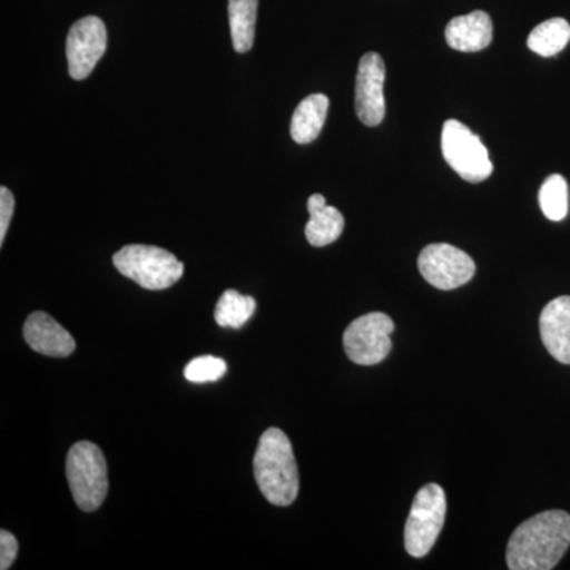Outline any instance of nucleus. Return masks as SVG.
I'll list each match as a JSON object with an SVG mask.
<instances>
[{
  "label": "nucleus",
  "instance_id": "0eeeda50",
  "mask_svg": "<svg viewBox=\"0 0 570 570\" xmlns=\"http://www.w3.org/2000/svg\"><path fill=\"white\" fill-rule=\"evenodd\" d=\"M395 330L392 318L384 313H370L355 318L344 333V351L356 365L373 366L384 362L392 351Z\"/></svg>",
  "mask_w": 570,
  "mask_h": 570
},
{
  "label": "nucleus",
  "instance_id": "4be33fe9",
  "mask_svg": "<svg viewBox=\"0 0 570 570\" xmlns=\"http://www.w3.org/2000/svg\"><path fill=\"white\" fill-rule=\"evenodd\" d=\"M18 540L11 532L0 531V569L7 570L11 568L13 561L18 557Z\"/></svg>",
  "mask_w": 570,
  "mask_h": 570
},
{
  "label": "nucleus",
  "instance_id": "9b49d317",
  "mask_svg": "<svg viewBox=\"0 0 570 570\" xmlns=\"http://www.w3.org/2000/svg\"><path fill=\"white\" fill-rule=\"evenodd\" d=\"M26 343L41 355L66 358L77 348L73 336L47 313H32L22 328Z\"/></svg>",
  "mask_w": 570,
  "mask_h": 570
},
{
  "label": "nucleus",
  "instance_id": "dca6fc26",
  "mask_svg": "<svg viewBox=\"0 0 570 570\" xmlns=\"http://www.w3.org/2000/svg\"><path fill=\"white\" fill-rule=\"evenodd\" d=\"M258 0H228L232 43L236 52L253 50Z\"/></svg>",
  "mask_w": 570,
  "mask_h": 570
},
{
  "label": "nucleus",
  "instance_id": "6e6552de",
  "mask_svg": "<svg viewBox=\"0 0 570 570\" xmlns=\"http://www.w3.org/2000/svg\"><path fill=\"white\" fill-rule=\"evenodd\" d=\"M419 269L426 283L439 291H453L475 275L471 255L445 243L426 246L419 255Z\"/></svg>",
  "mask_w": 570,
  "mask_h": 570
},
{
  "label": "nucleus",
  "instance_id": "423d86ee",
  "mask_svg": "<svg viewBox=\"0 0 570 570\" xmlns=\"http://www.w3.org/2000/svg\"><path fill=\"white\" fill-rule=\"evenodd\" d=\"M442 156L469 183H482L493 174L489 149L463 122L449 119L442 127Z\"/></svg>",
  "mask_w": 570,
  "mask_h": 570
},
{
  "label": "nucleus",
  "instance_id": "a211bd4d",
  "mask_svg": "<svg viewBox=\"0 0 570 570\" xmlns=\"http://www.w3.org/2000/svg\"><path fill=\"white\" fill-rule=\"evenodd\" d=\"M257 303L253 296L242 295L236 291H225L214 309L217 325L228 328H242L254 316Z\"/></svg>",
  "mask_w": 570,
  "mask_h": 570
},
{
  "label": "nucleus",
  "instance_id": "f257e3e1",
  "mask_svg": "<svg viewBox=\"0 0 570 570\" xmlns=\"http://www.w3.org/2000/svg\"><path fill=\"white\" fill-rule=\"evenodd\" d=\"M570 546V515L564 510H547L523 521L508 543L509 569L551 570Z\"/></svg>",
  "mask_w": 570,
  "mask_h": 570
},
{
  "label": "nucleus",
  "instance_id": "f03ea898",
  "mask_svg": "<svg viewBox=\"0 0 570 570\" xmlns=\"http://www.w3.org/2000/svg\"><path fill=\"white\" fill-rule=\"evenodd\" d=\"M254 478L273 505L287 508L298 497L299 474L294 448L279 428H268L262 434L254 456Z\"/></svg>",
  "mask_w": 570,
  "mask_h": 570
},
{
  "label": "nucleus",
  "instance_id": "412c9836",
  "mask_svg": "<svg viewBox=\"0 0 570 570\" xmlns=\"http://www.w3.org/2000/svg\"><path fill=\"white\" fill-rule=\"evenodd\" d=\"M14 198L10 189L6 186L0 187V245L6 242L7 232H9L10 220L13 217Z\"/></svg>",
  "mask_w": 570,
  "mask_h": 570
},
{
  "label": "nucleus",
  "instance_id": "aec40b11",
  "mask_svg": "<svg viewBox=\"0 0 570 570\" xmlns=\"http://www.w3.org/2000/svg\"><path fill=\"white\" fill-rule=\"evenodd\" d=\"M225 371H227V363L223 358L213 355L197 356L184 370V377L194 384H205V382L219 381Z\"/></svg>",
  "mask_w": 570,
  "mask_h": 570
},
{
  "label": "nucleus",
  "instance_id": "6ab92c4d",
  "mask_svg": "<svg viewBox=\"0 0 570 570\" xmlns=\"http://www.w3.org/2000/svg\"><path fill=\"white\" fill-rule=\"evenodd\" d=\"M539 204L547 219L560 223L569 213V186L561 175H551L539 190Z\"/></svg>",
  "mask_w": 570,
  "mask_h": 570
},
{
  "label": "nucleus",
  "instance_id": "9d476101",
  "mask_svg": "<svg viewBox=\"0 0 570 570\" xmlns=\"http://www.w3.org/2000/svg\"><path fill=\"white\" fill-rule=\"evenodd\" d=\"M385 63L377 52H366L360 61L355 82V111L360 121L376 127L385 118Z\"/></svg>",
  "mask_w": 570,
  "mask_h": 570
},
{
  "label": "nucleus",
  "instance_id": "2eb2a0df",
  "mask_svg": "<svg viewBox=\"0 0 570 570\" xmlns=\"http://www.w3.org/2000/svg\"><path fill=\"white\" fill-rule=\"evenodd\" d=\"M330 100L324 94H313L299 102L292 116L291 135L299 145L316 140L326 121Z\"/></svg>",
  "mask_w": 570,
  "mask_h": 570
},
{
  "label": "nucleus",
  "instance_id": "f8f14e48",
  "mask_svg": "<svg viewBox=\"0 0 570 570\" xmlns=\"http://www.w3.org/2000/svg\"><path fill=\"white\" fill-rule=\"evenodd\" d=\"M539 328L549 354L557 362L570 365V296H558L543 307Z\"/></svg>",
  "mask_w": 570,
  "mask_h": 570
},
{
  "label": "nucleus",
  "instance_id": "7ed1b4c3",
  "mask_svg": "<svg viewBox=\"0 0 570 570\" xmlns=\"http://www.w3.org/2000/svg\"><path fill=\"white\" fill-rule=\"evenodd\" d=\"M112 264L122 276L146 291H165L184 275V264L174 254L156 246H124L112 255Z\"/></svg>",
  "mask_w": 570,
  "mask_h": 570
},
{
  "label": "nucleus",
  "instance_id": "39448f33",
  "mask_svg": "<svg viewBox=\"0 0 570 570\" xmlns=\"http://www.w3.org/2000/svg\"><path fill=\"white\" fill-rule=\"evenodd\" d=\"M448 499L436 483H428L415 494L411 513L404 528V547L411 557L423 558L430 553L444 527Z\"/></svg>",
  "mask_w": 570,
  "mask_h": 570
},
{
  "label": "nucleus",
  "instance_id": "4468645a",
  "mask_svg": "<svg viewBox=\"0 0 570 570\" xmlns=\"http://www.w3.org/2000/svg\"><path fill=\"white\" fill-rule=\"evenodd\" d=\"M307 212L311 214L306 224V239L309 245L324 247L335 243L344 230V216L335 206L326 205L324 195H311L307 200Z\"/></svg>",
  "mask_w": 570,
  "mask_h": 570
},
{
  "label": "nucleus",
  "instance_id": "20e7f679",
  "mask_svg": "<svg viewBox=\"0 0 570 570\" xmlns=\"http://www.w3.org/2000/svg\"><path fill=\"white\" fill-rule=\"evenodd\" d=\"M67 480L82 512H94L108 494V468L102 450L89 441L71 445L67 455Z\"/></svg>",
  "mask_w": 570,
  "mask_h": 570
},
{
  "label": "nucleus",
  "instance_id": "f3484780",
  "mask_svg": "<svg viewBox=\"0 0 570 570\" xmlns=\"http://www.w3.org/2000/svg\"><path fill=\"white\" fill-rule=\"evenodd\" d=\"M570 24L564 18H553L539 24L528 37V48L535 55L550 58L568 47Z\"/></svg>",
  "mask_w": 570,
  "mask_h": 570
},
{
  "label": "nucleus",
  "instance_id": "ddd939ff",
  "mask_svg": "<svg viewBox=\"0 0 570 570\" xmlns=\"http://www.w3.org/2000/svg\"><path fill=\"white\" fill-rule=\"evenodd\" d=\"M449 47L461 52H478L490 47L493 40V22L485 11H472L453 18L445 28Z\"/></svg>",
  "mask_w": 570,
  "mask_h": 570
},
{
  "label": "nucleus",
  "instance_id": "1a4fd4ad",
  "mask_svg": "<svg viewBox=\"0 0 570 570\" xmlns=\"http://www.w3.org/2000/svg\"><path fill=\"white\" fill-rule=\"evenodd\" d=\"M107 28L100 18L86 17L75 22L67 37L70 77L78 81L88 78L107 51Z\"/></svg>",
  "mask_w": 570,
  "mask_h": 570
}]
</instances>
